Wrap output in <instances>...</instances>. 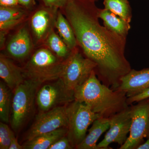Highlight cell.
Segmentation results:
<instances>
[{"instance_id":"cell-16","label":"cell","mask_w":149,"mask_h":149,"mask_svg":"<svg viewBox=\"0 0 149 149\" xmlns=\"http://www.w3.org/2000/svg\"><path fill=\"white\" fill-rule=\"evenodd\" d=\"M92 126L88 131V134L79 145L77 149H99L97 144L98 140L103 133L109 128V118L100 117L92 123Z\"/></svg>"},{"instance_id":"cell-5","label":"cell","mask_w":149,"mask_h":149,"mask_svg":"<svg viewBox=\"0 0 149 149\" xmlns=\"http://www.w3.org/2000/svg\"><path fill=\"white\" fill-rule=\"evenodd\" d=\"M66 109L68 122L67 137L75 149L85 139L89 126L101 116L85 104L75 100L66 105Z\"/></svg>"},{"instance_id":"cell-25","label":"cell","mask_w":149,"mask_h":149,"mask_svg":"<svg viewBox=\"0 0 149 149\" xmlns=\"http://www.w3.org/2000/svg\"><path fill=\"white\" fill-rule=\"evenodd\" d=\"M149 98V88L135 95L129 97L127 98L128 105H131L133 103L138 102L141 100Z\"/></svg>"},{"instance_id":"cell-3","label":"cell","mask_w":149,"mask_h":149,"mask_svg":"<svg viewBox=\"0 0 149 149\" xmlns=\"http://www.w3.org/2000/svg\"><path fill=\"white\" fill-rule=\"evenodd\" d=\"M64 61L45 46L35 50L23 68L25 79L42 85L61 77Z\"/></svg>"},{"instance_id":"cell-2","label":"cell","mask_w":149,"mask_h":149,"mask_svg":"<svg viewBox=\"0 0 149 149\" xmlns=\"http://www.w3.org/2000/svg\"><path fill=\"white\" fill-rule=\"evenodd\" d=\"M74 92L75 100L85 104L102 117L109 118L129 107L126 93L102 84L95 70Z\"/></svg>"},{"instance_id":"cell-28","label":"cell","mask_w":149,"mask_h":149,"mask_svg":"<svg viewBox=\"0 0 149 149\" xmlns=\"http://www.w3.org/2000/svg\"><path fill=\"white\" fill-rule=\"evenodd\" d=\"M19 5L18 0H0L1 6L13 7Z\"/></svg>"},{"instance_id":"cell-18","label":"cell","mask_w":149,"mask_h":149,"mask_svg":"<svg viewBox=\"0 0 149 149\" xmlns=\"http://www.w3.org/2000/svg\"><path fill=\"white\" fill-rule=\"evenodd\" d=\"M67 128H61L49 133L37 136L32 140L26 141L23 145L25 149H49L55 142L67 136Z\"/></svg>"},{"instance_id":"cell-10","label":"cell","mask_w":149,"mask_h":149,"mask_svg":"<svg viewBox=\"0 0 149 149\" xmlns=\"http://www.w3.org/2000/svg\"><path fill=\"white\" fill-rule=\"evenodd\" d=\"M58 10L45 6L31 14L29 25L34 45H43L50 33L54 29Z\"/></svg>"},{"instance_id":"cell-4","label":"cell","mask_w":149,"mask_h":149,"mask_svg":"<svg viewBox=\"0 0 149 149\" xmlns=\"http://www.w3.org/2000/svg\"><path fill=\"white\" fill-rule=\"evenodd\" d=\"M42 85L25 79L14 90L10 121L15 131L20 130L32 116L35 109L37 91Z\"/></svg>"},{"instance_id":"cell-23","label":"cell","mask_w":149,"mask_h":149,"mask_svg":"<svg viewBox=\"0 0 149 149\" xmlns=\"http://www.w3.org/2000/svg\"><path fill=\"white\" fill-rule=\"evenodd\" d=\"M14 134L5 123H0V149H9Z\"/></svg>"},{"instance_id":"cell-24","label":"cell","mask_w":149,"mask_h":149,"mask_svg":"<svg viewBox=\"0 0 149 149\" xmlns=\"http://www.w3.org/2000/svg\"><path fill=\"white\" fill-rule=\"evenodd\" d=\"M73 149L67 136H65L55 142L49 148V149Z\"/></svg>"},{"instance_id":"cell-21","label":"cell","mask_w":149,"mask_h":149,"mask_svg":"<svg viewBox=\"0 0 149 149\" xmlns=\"http://www.w3.org/2000/svg\"><path fill=\"white\" fill-rule=\"evenodd\" d=\"M11 90L4 82H0V119L8 123L10 119L13 95Z\"/></svg>"},{"instance_id":"cell-29","label":"cell","mask_w":149,"mask_h":149,"mask_svg":"<svg viewBox=\"0 0 149 149\" xmlns=\"http://www.w3.org/2000/svg\"><path fill=\"white\" fill-rule=\"evenodd\" d=\"M23 149V146H21L19 143L17 139L15 138V136L13 137V139L11 141L9 149Z\"/></svg>"},{"instance_id":"cell-13","label":"cell","mask_w":149,"mask_h":149,"mask_svg":"<svg viewBox=\"0 0 149 149\" xmlns=\"http://www.w3.org/2000/svg\"><path fill=\"white\" fill-rule=\"evenodd\" d=\"M148 88L149 68L140 70L131 69L120 79V85L116 91L124 92L129 97Z\"/></svg>"},{"instance_id":"cell-9","label":"cell","mask_w":149,"mask_h":149,"mask_svg":"<svg viewBox=\"0 0 149 149\" xmlns=\"http://www.w3.org/2000/svg\"><path fill=\"white\" fill-rule=\"evenodd\" d=\"M66 106L55 108L37 115L26 134V141L57 129L68 127Z\"/></svg>"},{"instance_id":"cell-22","label":"cell","mask_w":149,"mask_h":149,"mask_svg":"<svg viewBox=\"0 0 149 149\" xmlns=\"http://www.w3.org/2000/svg\"><path fill=\"white\" fill-rule=\"evenodd\" d=\"M104 8L130 23L131 8L128 0H104Z\"/></svg>"},{"instance_id":"cell-27","label":"cell","mask_w":149,"mask_h":149,"mask_svg":"<svg viewBox=\"0 0 149 149\" xmlns=\"http://www.w3.org/2000/svg\"><path fill=\"white\" fill-rule=\"evenodd\" d=\"M19 4L27 9H30L36 4L35 0H18Z\"/></svg>"},{"instance_id":"cell-30","label":"cell","mask_w":149,"mask_h":149,"mask_svg":"<svg viewBox=\"0 0 149 149\" xmlns=\"http://www.w3.org/2000/svg\"><path fill=\"white\" fill-rule=\"evenodd\" d=\"M137 149H149V137L144 143L140 145Z\"/></svg>"},{"instance_id":"cell-7","label":"cell","mask_w":149,"mask_h":149,"mask_svg":"<svg viewBox=\"0 0 149 149\" xmlns=\"http://www.w3.org/2000/svg\"><path fill=\"white\" fill-rule=\"evenodd\" d=\"M97 65L86 57L83 56L77 47L72 51L69 57L64 61L61 78L68 88L74 91L85 83Z\"/></svg>"},{"instance_id":"cell-12","label":"cell","mask_w":149,"mask_h":149,"mask_svg":"<svg viewBox=\"0 0 149 149\" xmlns=\"http://www.w3.org/2000/svg\"><path fill=\"white\" fill-rule=\"evenodd\" d=\"M34 45L29 25L25 24L12 36L6 49L9 56L15 59L21 61L32 54Z\"/></svg>"},{"instance_id":"cell-1","label":"cell","mask_w":149,"mask_h":149,"mask_svg":"<svg viewBox=\"0 0 149 149\" xmlns=\"http://www.w3.org/2000/svg\"><path fill=\"white\" fill-rule=\"evenodd\" d=\"M63 12L72 27L85 57L97 65L95 72L104 85L116 91L131 70L125 58L126 40L102 26L99 9L79 0H69Z\"/></svg>"},{"instance_id":"cell-11","label":"cell","mask_w":149,"mask_h":149,"mask_svg":"<svg viewBox=\"0 0 149 149\" xmlns=\"http://www.w3.org/2000/svg\"><path fill=\"white\" fill-rule=\"evenodd\" d=\"M109 119V128L103 140L97 145L99 149H109L112 143L120 146L125 143L132 123L130 106L111 116Z\"/></svg>"},{"instance_id":"cell-19","label":"cell","mask_w":149,"mask_h":149,"mask_svg":"<svg viewBox=\"0 0 149 149\" xmlns=\"http://www.w3.org/2000/svg\"><path fill=\"white\" fill-rule=\"evenodd\" d=\"M55 28L59 35L70 50H73L77 47V40L73 29L64 14L60 10L58 12Z\"/></svg>"},{"instance_id":"cell-6","label":"cell","mask_w":149,"mask_h":149,"mask_svg":"<svg viewBox=\"0 0 149 149\" xmlns=\"http://www.w3.org/2000/svg\"><path fill=\"white\" fill-rule=\"evenodd\" d=\"M41 85L37 91L36 99L40 113L66 106L74 100V91L68 88L61 78Z\"/></svg>"},{"instance_id":"cell-15","label":"cell","mask_w":149,"mask_h":149,"mask_svg":"<svg viewBox=\"0 0 149 149\" xmlns=\"http://www.w3.org/2000/svg\"><path fill=\"white\" fill-rule=\"evenodd\" d=\"M28 10L19 6L0 7V32L7 34L9 31L25 21Z\"/></svg>"},{"instance_id":"cell-20","label":"cell","mask_w":149,"mask_h":149,"mask_svg":"<svg viewBox=\"0 0 149 149\" xmlns=\"http://www.w3.org/2000/svg\"><path fill=\"white\" fill-rule=\"evenodd\" d=\"M43 45L63 61L69 57L72 51L68 48L60 36L56 33L54 29L50 33Z\"/></svg>"},{"instance_id":"cell-8","label":"cell","mask_w":149,"mask_h":149,"mask_svg":"<svg viewBox=\"0 0 149 149\" xmlns=\"http://www.w3.org/2000/svg\"><path fill=\"white\" fill-rule=\"evenodd\" d=\"M132 123L129 136L119 149H136L149 137V98L130 106Z\"/></svg>"},{"instance_id":"cell-26","label":"cell","mask_w":149,"mask_h":149,"mask_svg":"<svg viewBox=\"0 0 149 149\" xmlns=\"http://www.w3.org/2000/svg\"><path fill=\"white\" fill-rule=\"evenodd\" d=\"M44 5L57 9L63 8L69 0H41Z\"/></svg>"},{"instance_id":"cell-14","label":"cell","mask_w":149,"mask_h":149,"mask_svg":"<svg viewBox=\"0 0 149 149\" xmlns=\"http://www.w3.org/2000/svg\"><path fill=\"white\" fill-rule=\"evenodd\" d=\"M0 77L12 91L25 80L23 68L3 54L0 55Z\"/></svg>"},{"instance_id":"cell-17","label":"cell","mask_w":149,"mask_h":149,"mask_svg":"<svg viewBox=\"0 0 149 149\" xmlns=\"http://www.w3.org/2000/svg\"><path fill=\"white\" fill-rule=\"evenodd\" d=\"M99 18L103 21L104 25L111 32L126 38L130 29V23L106 9H99Z\"/></svg>"}]
</instances>
